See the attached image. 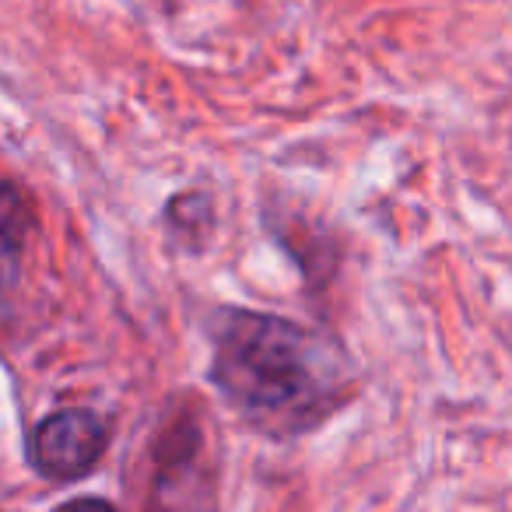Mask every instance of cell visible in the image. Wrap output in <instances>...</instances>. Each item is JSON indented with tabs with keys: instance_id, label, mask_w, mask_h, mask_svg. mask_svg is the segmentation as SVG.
Listing matches in <instances>:
<instances>
[{
	"instance_id": "6da1fadb",
	"label": "cell",
	"mask_w": 512,
	"mask_h": 512,
	"mask_svg": "<svg viewBox=\"0 0 512 512\" xmlns=\"http://www.w3.org/2000/svg\"><path fill=\"white\" fill-rule=\"evenodd\" d=\"M214 383L256 428L295 432L330 411L341 369L334 351L299 323L228 313L214 344Z\"/></svg>"
},
{
	"instance_id": "3957f363",
	"label": "cell",
	"mask_w": 512,
	"mask_h": 512,
	"mask_svg": "<svg viewBox=\"0 0 512 512\" xmlns=\"http://www.w3.org/2000/svg\"><path fill=\"white\" fill-rule=\"evenodd\" d=\"M32 232V204L15 183H0V281L11 285L22 271L25 242Z\"/></svg>"
},
{
	"instance_id": "7a4b0ae2",
	"label": "cell",
	"mask_w": 512,
	"mask_h": 512,
	"mask_svg": "<svg viewBox=\"0 0 512 512\" xmlns=\"http://www.w3.org/2000/svg\"><path fill=\"white\" fill-rule=\"evenodd\" d=\"M106 442L109 428L99 414L85 407H64L32 428L29 460L50 481H74L102 460Z\"/></svg>"
}]
</instances>
